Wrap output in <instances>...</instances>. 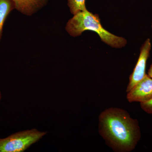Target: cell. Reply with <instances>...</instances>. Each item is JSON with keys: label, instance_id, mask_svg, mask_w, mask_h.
<instances>
[{"label": "cell", "instance_id": "cell-1", "mask_svg": "<svg viewBox=\"0 0 152 152\" xmlns=\"http://www.w3.org/2000/svg\"><path fill=\"white\" fill-rule=\"evenodd\" d=\"M99 132L107 145L117 152L133 151L141 137L137 120L117 107L109 108L100 114Z\"/></svg>", "mask_w": 152, "mask_h": 152}, {"label": "cell", "instance_id": "cell-2", "mask_svg": "<svg viewBox=\"0 0 152 152\" xmlns=\"http://www.w3.org/2000/svg\"><path fill=\"white\" fill-rule=\"evenodd\" d=\"M66 30L73 37L81 35L86 30L93 31L97 33L102 42L113 48H120L127 43L124 38L113 34L105 29L101 25L99 15L87 10L74 15L67 23Z\"/></svg>", "mask_w": 152, "mask_h": 152}, {"label": "cell", "instance_id": "cell-3", "mask_svg": "<svg viewBox=\"0 0 152 152\" xmlns=\"http://www.w3.org/2000/svg\"><path fill=\"white\" fill-rule=\"evenodd\" d=\"M46 132L36 129L22 131L0 139V152H22L38 142Z\"/></svg>", "mask_w": 152, "mask_h": 152}, {"label": "cell", "instance_id": "cell-4", "mask_svg": "<svg viewBox=\"0 0 152 152\" xmlns=\"http://www.w3.org/2000/svg\"><path fill=\"white\" fill-rule=\"evenodd\" d=\"M151 47L150 39H147L141 48L138 60L133 72L130 76L129 82L126 89L127 92L130 91L133 87L146 75V67L147 60L150 56Z\"/></svg>", "mask_w": 152, "mask_h": 152}, {"label": "cell", "instance_id": "cell-5", "mask_svg": "<svg viewBox=\"0 0 152 152\" xmlns=\"http://www.w3.org/2000/svg\"><path fill=\"white\" fill-rule=\"evenodd\" d=\"M152 99V78L146 75L128 92L127 99L129 102H145Z\"/></svg>", "mask_w": 152, "mask_h": 152}, {"label": "cell", "instance_id": "cell-6", "mask_svg": "<svg viewBox=\"0 0 152 152\" xmlns=\"http://www.w3.org/2000/svg\"><path fill=\"white\" fill-rule=\"evenodd\" d=\"M17 10L25 15H32L46 5L48 0H12Z\"/></svg>", "mask_w": 152, "mask_h": 152}, {"label": "cell", "instance_id": "cell-7", "mask_svg": "<svg viewBox=\"0 0 152 152\" xmlns=\"http://www.w3.org/2000/svg\"><path fill=\"white\" fill-rule=\"evenodd\" d=\"M15 8V3L12 0H0V42L2 37L3 28L6 19Z\"/></svg>", "mask_w": 152, "mask_h": 152}, {"label": "cell", "instance_id": "cell-8", "mask_svg": "<svg viewBox=\"0 0 152 152\" xmlns=\"http://www.w3.org/2000/svg\"><path fill=\"white\" fill-rule=\"evenodd\" d=\"M67 4L71 13L73 15L86 10V0H67Z\"/></svg>", "mask_w": 152, "mask_h": 152}, {"label": "cell", "instance_id": "cell-9", "mask_svg": "<svg viewBox=\"0 0 152 152\" xmlns=\"http://www.w3.org/2000/svg\"><path fill=\"white\" fill-rule=\"evenodd\" d=\"M140 107L147 113L152 114V99L145 102L140 103Z\"/></svg>", "mask_w": 152, "mask_h": 152}, {"label": "cell", "instance_id": "cell-10", "mask_svg": "<svg viewBox=\"0 0 152 152\" xmlns=\"http://www.w3.org/2000/svg\"><path fill=\"white\" fill-rule=\"evenodd\" d=\"M148 75L152 78V64L150 67L148 71Z\"/></svg>", "mask_w": 152, "mask_h": 152}, {"label": "cell", "instance_id": "cell-11", "mask_svg": "<svg viewBox=\"0 0 152 152\" xmlns=\"http://www.w3.org/2000/svg\"><path fill=\"white\" fill-rule=\"evenodd\" d=\"M1 92H0V101H1Z\"/></svg>", "mask_w": 152, "mask_h": 152}, {"label": "cell", "instance_id": "cell-12", "mask_svg": "<svg viewBox=\"0 0 152 152\" xmlns=\"http://www.w3.org/2000/svg\"></svg>", "mask_w": 152, "mask_h": 152}]
</instances>
